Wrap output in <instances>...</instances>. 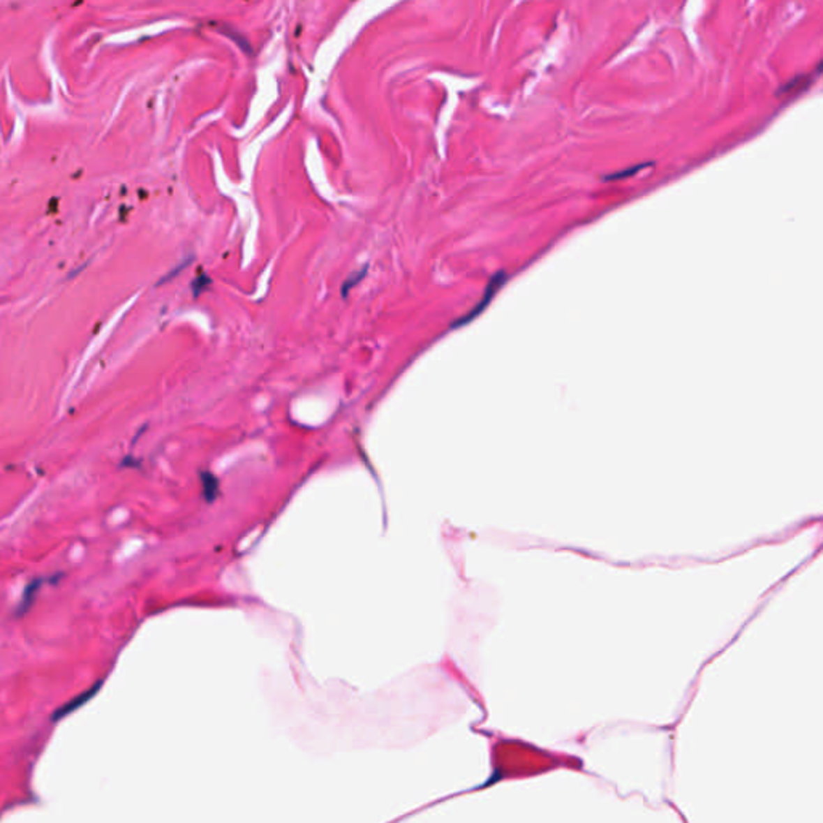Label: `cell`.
Here are the masks:
<instances>
[{
  "mask_svg": "<svg viewBox=\"0 0 823 823\" xmlns=\"http://www.w3.org/2000/svg\"><path fill=\"white\" fill-rule=\"evenodd\" d=\"M505 280H507V274L503 272V270H501V272H497L496 275H492V279H491L489 283H487V286H486V291H484V295H482L481 301L477 302V304L473 307V311H470L468 314H466L465 317H461L459 322H455V323H454V327L465 325V323H468V322L471 320V318H475L476 316H480L481 312L484 311V307H486L487 304H489V302L492 301L494 295L497 293V290L501 288V286H502L503 283H505Z\"/></svg>",
  "mask_w": 823,
  "mask_h": 823,
  "instance_id": "obj_1",
  "label": "cell"
},
{
  "mask_svg": "<svg viewBox=\"0 0 823 823\" xmlns=\"http://www.w3.org/2000/svg\"><path fill=\"white\" fill-rule=\"evenodd\" d=\"M809 76H799V77H794L793 81H789L787 86H783L780 89V92L782 94H789V92H799V90H804L809 86Z\"/></svg>",
  "mask_w": 823,
  "mask_h": 823,
  "instance_id": "obj_2",
  "label": "cell"
},
{
  "mask_svg": "<svg viewBox=\"0 0 823 823\" xmlns=\"http://www.w3.org/2000/svg\"><path fill=\"white\" fill-rule=\"evenodd\" d=\"M37 586H40V581H36V582L31 584V586L28 587V592H24V597H23V605H21V607H20V611H21V613H24V609H28L29 603L33 602V600H34V593H36V591H37Z\"/></svg>",
  "mask_w": 823,
  "mask_h": 823,
  "instance_id": "obj_3",
  "label": "cell"
},
{
  "mask_svg": "<svg viewBox=\"0 0 823 823\" xmlns=\"http://www.w3.org/2000/svg\"><path fill=\"white\" fill-rule=\"evenodd\" d=\"M644 168H646V164H639V166H634L632 169H625V171H623V172H616V174H611V175H607V177H603V179L605 180H621V179H624V177H629V175H635L637 172L642 171V169H644Z\"/></svg>",
  "mask_w": 823,
  "mask_h": 823,
  "instance_id": "obj_4",
  "label": "cell"
},
{
  "mask_svg": "<svg viewBox=\"0 0 823 823\" xmlns=\"http://www.w3.org/2000/svg\"><path fill=\"white\" fill-rule=\"evenodd\" d=\"M365 274H367V267H364L362 270H360L359 274L353 275V277H349L346 281H344V285H343V295L346 296V295H348V291H349V288H353V286L357 285V281L362 280V279L365 277Z\"/></svg>",
  "mask_w": 823,
  "mask_h": 823,
  "instance_id": "obj_5",
  "label": "cell"
},
{
  "mask_svg": "<svg viewBox=\"0 0 823 823\" xmlns=\"http://www.w3.org/2000/svg\"><path fill=\"white\" fill-rule=\"evenodd\" d=\"M209 283H211V279L208 277V275L200 274V277L196 279V280H193V285H192L195 296H198L201 293V291H203L206 288V286H209Z\"/></svg>",
  "mask_w": 823,
  "mask_h": 823,
  "instance_id": "obj_6",
  "label": "cell"
}]
</instances>
